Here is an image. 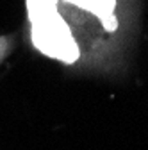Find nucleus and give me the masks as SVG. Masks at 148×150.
Masks as SVG:
<instances>
[{
  "mask_svg": "<svg viewBox=\"0 0 148 150\" xmlns=\"http://www.w3.org/2000/svg\"><path fill=\"white\" fill-rule=\"evenodd\" d=\"M13 50H14V38L13 36H0V64L9 57Z\"/></svg>",
  "mask_w": 148,
  "mask_h": 150,
  "instance_id": "1",
  "label": "nucleus"
}]
</instances>
